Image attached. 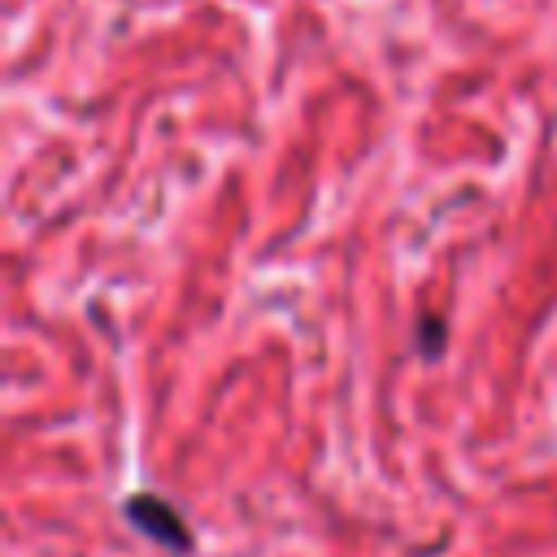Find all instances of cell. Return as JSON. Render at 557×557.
Segmentation results:
<instances>
[{
    "label": "cell",
    "mask_w": 557,
    "mask_h": 557,
    "mask_svg": "<svg viewBox=\"0 0 557 557\" xmlns=\"http://www.w3.org/2000/svg\"><path fill=\"white\" fill-rule=\"evenodd\" d=\"M413 339H418V352L435 361V357L444 352L448 331H444V322H440V318H418V335H413Z\"/></svg>",
    "instance_id": "cell-2"
},
{
    "label": "cell",
    "mask_w": 557,
    "mask_h": 557,
    "mask_svg": "<svg viewBox=\"0 0 557 557\" xmlns=\"http://www.w3.org/2000/svg\"><path fill=\"white\" fill-rule=\"evenodd\" d=\"M122 513L135 531H144L152 544H161L165 553H178V557H191L196 553V535L187 527V518L178 513V505H170L165 496L157 492H131L122 500Z\"/></svg>",
    "instance_id": "cell-1"
}]
</instances>
